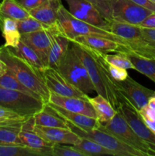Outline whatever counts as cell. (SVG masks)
<instances>
[{
  "instance_id": "6da1fadb",
  "label": "cell",
  "mask_w": 155,
  "mask_h": 156,
  "mask_svg": "<svg viewBox=\"0 0 155 156\" xmlns=\"http://www.w3.org/2000/svg\"><path fill=\"white\" fill-rule=\"evenodd\" d=\"M71 46L85 66L97 94L107 99L115 110L121 102L119 82L111 76L105 53L71 41Z\"/></svg>"
},
{
  "instance_id": "7a4b0ae2",
  "label": "cell",
  "mask_w": 155,
  "mask_h": 156,
  "mask_svg": "<svg viewBox=\"0 0 155 156\" xmlns=\"http://www.w3.org/2000/svg\"><path fill=\"white\" fill-rule=\"evenodd\" d=\"M0 59L6 65L8 71L34 92L44 103H48L50 91L44 82L40 72L16 54L12 48L4 45L0 47Z\"/></svg>"
},
{
  "instance_id": "3957f363",
  "label": "cell",
  "mask_w": 155,
  "mask_h": 156,
  "mask_svg": "<svg viewBox=\"0 0 155 156\" xmlns=\"http://www.w3.org/2000/svg\"><path fill=\"white\" fill-rule=\"evenodd\" d=\"M58 28L59 30L68 38L70 41L74 40L76 37L91 35L108 38L122 44L123 47L129 50L126 41L122 37L114 34L110 30H106L103 28L92 25L91 24L78 19L73 16L69 11L67 10L62 4L58 10Z\"/></svg>"
},
{
  "instance_id": "277c9868",
  "label": "cell",
  "mask_w": 155,
  "mask_h": 156,
  "mask_svg": "<svg viewBox=\"0 0 155 156\" xmlns=\"http://www.w3.org/2000/svg\"><path fill=\"white\" fill-rule=\"evenodd\" d=\"M57 69L68 82L84 94H89L95 91L94 84L87 69L71 44L68 51L58 65Z\"/></svg>"
},
{
  "instance_id": "5b68a950",
  "label": "cell",
  "mask_w": 155,
  "mask_h": 156,
  "mask_svg": "<svg viewBox=\"0 0 155 156\" xmlns=\"http://www.w3.org/2000/svg\"><path fill=\"white\" fill-rule=\"evenodd\" d=\"M109 30L122 38L130 51L143 57L155 59V44L144 36L140 26L112 21Z\"/></svg>"
},
{
  "instance_id": "8992f818",
  "label": "cell",
  "mask_w": 155,
  "mask_h": 156,
  "mask_svg": "<svg viewBox=\"0 0 155 156\" xmlns=\"http://www.w3.org/2000/svg\"><path fill=\"white\" fill-rule=\"evenodd\" d=\"M0 105L25 118L33 117L46 104L33 95L0 86Z\"/></svg>"
},
{
  "instance_id": "52a82bcc",
  "label": "cell",
  "mask_w": 155,
  "mask_h": 156,
  "mask_svg": "<svg viewBox=\"0 0 155 156\" xmlns=\"http://www.w3.org/2000/svg\"><path fill=\"white\" fill-rule=\"evenodd\" d=\"M67 122V126L80 137L91 140L112 151L116 156H144L139 151L125 144L122 141L99 126L97 129H84Z\"/></svg>"
},
{
  "instance_id": "ba28073f",
  "label": "cell",
  "mask_w": 155,
  "mask_h": 156,
  "mask_svg": "<svg viewBox=\"0 0 155 156\" xmlns=\"http://www.w3.org/2000/svg\"><path fill=\"white\" fill-rule=\"evenodd\" d=\"M100 127L125 144L141 152L144 156H155V152L152 151L149 145L135 133L118 110L109 122L103 124L100 123Z\"/></svg>"
},
{
  "instance_id": "9c48e42d",
  "label": "cell",
  "mask_w": 155,
  "mask_h": 156,
  "mask_svg": "<svg viewBox=\"0 0 155 156\" xmlns=\"http://www.w3.org/2000/svg\"><path fill=\"white\" fill-rule=\"evenodd\" d=\"M116 110L121 113L135 133L147 143L152 151L155 152V133L144 123L138 111L122 95L119 106Z\"/></svg>"
},
{
  "instance_id": "30bf717a",
  "label": "cell",
  "mask_w": 155,
  "mask_h": 156,
  "mask_svg": "<svg viewBox=\"0 0 155 156\" xmlns=\"http://www.w3.org/2000/svg\"><path fill=\"white\" fill-rule=\"evenodd\" d=\"M152 13L132 0H115L112 5V21L116 22L139 25Z\"/></svg>"
},
{
  "instance_id": "8fae6325",
  "label": "cell",
  "mask_w": 155,
  "mask_h": 156,
  "mask_svg": "<svg viewBox=\"0 0 155 156\" xmlns=\"http://www.w3.org/2000/svg\"><path fill=\"white\" fill-rule=\"evenodd\" d=\"M41 75L50 92L61 96L88 99V94L70 83L56 69L46 67L41 72Z\"/></svg>"
},
{
  "instance_id": "7c38bea8",
  "label": "cell",
  "mask_w": 155,
  "mask_h": 156,
  "mask_svg": "<svg viewBox=\"0 0 155 156\" xmlns=\"http://www.w3.org/2000/svg\"><path fill=\"white\" fill-rule=\"evenodd\" d=\"M68 11L74 17L92 25L109 30L110 23L106 21L99 11L86 0H65Z\"/></svg>"
},
{
  "instance_id": "4fadbf2b",
  "label": "cell",
  "mask_w": 155,
  "mask_h": 156,
  "mask_svg": "<svg viewBox=\"0 0 155 156\" xmlns=\"http://www.w3.org/2000/svg\"><path fill=\"white\" fill-rule=\"evenodd\" d=\"M119 85L122 95L138 111L147 105L150 98L155 96V91L143 86L129 76L119 82Z\"/></svg>"
},
{
  "instance_id": "5bb4252c",
  "label": "cell",
  "mask_w": 155,
  "mask_h": 156,
  "mask_svg": "<svg viewBox=\"0 0 155 156\" xmlns=\"http://www.w3.org/2000/svg\"><path fill=\"white\" fill-rule=\"evenodd\" d=\"M34 119L30 117L23 123L19 138L22 146L40 152L43 156H52L53 143L46 141L34 131Z\"/></svg>"
},
{
  "instance_id": "9a60e30c",
  "label": "cell",
  "mask_w": 155,
  "mask_h": 156,
  "mask_svg": "<svg viewBox=\"0 0 155 156\" xmlns=\"http://www.w3.org/2000/svg\"><path fill=\"white\" fill-rule=\"evenodd\" d=\"M57 27L58 25L50 30H38L33 33L21 35V41L31 47L39 55L46 66L47 59L53 41V32Z\"/></svg>"
},
{
  "instance_id": "2e32d148",
  "label": "cell",
  "mask_w": 155,
  "mask_h": 156,
  "mask_svg": "<svg viewBox=\"0 0 155 156\" xmlns=\"http://www.w3.org/2000/svg\"><path fill=\"white\" fill-rule=\"evenodd\" d=\"M49 102L58 105L68 111L84 114L88 117L97 118V115L88 99L75 97H67L50 92Z\"/></svg>"
},
{
  "instance_id": "e0dca14e",
  "label": "cell",
  "mask_w": 155,
  "mask_h": 156,
  "mask_svg": "<svg viewBox=\"0 0 155 156\" xmlns=\"http://www.w3.org/2000/svg\"><path fill=\"white\" fill-rule=\"evenodd\" d=\"M34 131L42 138L53 144H65L74 146L80 140V136L69 128L49 127L34 125Z\"/></svg>"
},
{
  "instance_id": "ac0fdd59",
  "label": "cell",
  "mask_w": 155,
  "mask_h": 156,
  "mask_svg": "<svg viewBox=\"0 0 155 156\" xmlns=\"http://www.w3.org/2000/svg\"><path fill=\"white\" fill-rule=\"evenodd\" d=\"M71 41H74V42L87 46L93 50L102 52L103 53L117 52L119 50L125 51V50H128L122 44H119L115 41L99 36H91V35L78 36L76 37L74 40Z\"/></svg>"
},
{
  "instance_id": "d6986e66",
  "label": "cell",
  "mask_w": 155,
  "mask_h": 156,
  "mask_svg": "<svg viewBox=\"0 0 155 156\" xmlns=\"http://www.w3.org/2000/svg\"><path fill=\"white\" fill-rule=\"evenodd\" d=\"M71 41L56 28L53 32L51 49L47 59V67L57 68L58 65L68 51Z\"/></svg>"
},
{
  "instance_id": "ffe728a7",
  "label": "cell",
  "mask_w": 155,
  "mask_h": 156,
  "mask_svg": "<svg viewBox=\"0 0 155 156\" xmlns=\"http://www.w3.org/2000/svg\"><path fill=\"white\" fill-rule=\"evenodd\" d=\"M48 105L59 115L78 127L84 129H97L100 126V123L97 118L88 117V116L78 114V113L71 112V111H67L58 105L50 103V102H48Z\"/></svg>"
},
{
  "instance_id": "44dd1931",
  "label": "cell",
  "mask_w": 155,
  "mask_h": 156,
  "mask_svg": "<svg viewBox=\"0 0 155 156\" xmlns=\"http://www.w3.org/2000/svg\"><path fill=\"white\" fill-rule=\"evenodd\" d=\"M60 0H50L46 4L29 11L31 16L50 27H56L58 24V10Z\"/></svg>"
},
{
  "instance_id": "7402d4cb",
  "label": "cell",
  "mask_w": 155,
  "mask_h": 156,
  "mask_svg": "<svg viewBox=\"0 0 155 156\" xmlns=\"http://www.w3.org/2000/svg\"><path fill=\"white\" fill-rule=\"evenodd\" d=\"M0 30L5 39L4 46L16 48L21 37L18 30V21L0 12Z\"/></svg>"
},
{
  "instance_id": "603a6c76",
  "label": "cell",
  "mask_w": 155,
  "mask_h": 156,
  "mask_svg": "<svg viewBox=\"0 0 155 156\" xmlns=\"http://www.w3.org/2000/svg\"><path fill=\"white\" fill-rule=\"evenodd\" d=\"M25 120H9L0 123V145L22 146L19 138L23 123Z\"/></svg>"
},
{
  "instance_id": "cb8c5ba5",
  "label": "cell",
  "mask_w": 155,
  "mask_h": 156,
  "mask_svg": "<svg viewBox=\"0 0 155 156\" xmlns=\"http://www.w3.org/2000/svg\"><path fill=\"white\" fill-rule=\"evenodd\" d=\"M35 125L49 127L68 128L65 119L57 114L48 103L44 108L33 116Z\"/></svg>"
},
{
  "instance_id": "d4e9b609",
  "label": "cell",
  "mask_w": 155,
  "mask_h": 156,
  "mask_svg": "<svg viewBox=\"0 0 155 156\" xmlns=\"http://www.w3.org/2000/svg\"><path fill=\"white\" fill-rule=\"evenodd\" d=\"M88 101L95 111L97 120L102 124L109 122L116 114V110L110 102L100 94L94 98L88 97Z\"/></svg>"
},
{
  "instance_id": "484cf974",
  "label": "cell",
  "mask_w": 155,
  "mask_h": 156,
  "mask_svg": "<svg viewBox=\"0 0 155 156\" xmlns=\"http://www.w3.org/2000/svg\"><path fill=\"white\" fill-rule=\"evenodd\" d=\"M124 52L132 62L134 69L146 76L155 83V59L143 57L129 50Z\"/></svg>"
},
{
  "instance_id": "4316f807",
  "label": "cell",
  "mask_w": 155,
  "mask_h": 156,
  "mask_svg": "<svg viewBox=\"0 0 155 156\" xmlns=\"http://www.w3.org/2000/svg\"><path fill=\"white\" fill-rule=\"evenodd\" d=\"M12 49L16 54H18V56L23 58L30 65H31L33 68H35L40 73L47 67L43 62V61L40 57L39 55L31 47H29L28 45H27L23 41H20L16 48Z\"/></svg>"
},
{
  "instance_id": "83f0119b",
  "label": "cell",
  "mask_w": 155,
  "mask_h": 156,
  "mask_svg": "<svg viewBox=\"0 0 155 156\" xmlns=\"http://www.w3.org/2000/svg\"><path fill=\"white\" fill-rule=\"evenodd\" d=\"M74 147L84 155V156H96V155H114L115 154L101 145L95 143L91 140L80 137L79 141L74 145Z\"/></svg>"
},
{
  "instance_id": "f1b7e54d",
  "label": "cell",
  "mask_w": 155,
  "mask_h": 156,
  "mask_svg": "<svg viewBox=\"0 0 155 156\" xmlns=\"http://www.w3.org/2000/svg\"><path fill=\"white\" fill-rule=\"evenodd\" d=\"M0 12L6 16L19 21L30 16V13L17 0H2Z\"/></svg>"
},
{
  "instance_id": "f546056e",
  "label": "cell",
  "mask_w": 155,
  "mask_h": 156,
  "mask_svg": "<svg viewBox=\"0 0 155 156\" xmlns=\"http://www.w3.org/2000/svg\"><path fill=\"white\" fill-rule=\"evenodd\" d=\"M0 86L2 87V88H7V89L16 90V91L25 92L27 94L34 96V97L38 98L40 99V98L34 92H33L31 90H30L25 85H23L17 78H15L8 70L5 73L0 76Z\"/></svg>"
},
{
  "instance_id": "4dcf8cb0",
  "label": "cell",
  "mask_w": 155,
  "mask_h": 156,
  "mask_svg": "<svg viewBox=\"0 0 155 156\" xmlns=\"http://www.w3.org/2000/svg\"><path fill=\"white\" fill-rule=\"evenodd\" d=\"M18 27L21 35L33 33V32L38 31V30H50L53 28L52 27H50V26L42 23L39 20L36 19L31 15L24 18V19L18 21Z\"/></svg>"
},
{
  "instance_id": "1f68e13d",
  "label": "cell",
  "mask_w": 155,
  "mask_h": 156,
  "mask_svg": "<svg viewBox=\"0 0 155 156\" xmlns=\"http://www.w3.org/2000/svg\"><path fill=\"white\" fill-rule=\"evenodd\" d=\"M0 156H43L40 152L24 146H1Z\"/></svg>"
},
{
  "instance_id": "d6a6232c",
  "label": "cell",
  "mask_w": 155,
  "mask_h": 156,
  "mask_svg": "<svg viewBox=\"0 0 155 156\" xmlns=\"http://www.w3.org/2000/svg\"><path fill=\"white\" fill-rule=\"evenodd\" d=\"M105 59L109 63L115 65L116 66L121 67V68L129 69H133L134 66L132 62L129 60L126 54L122 50L117 51L115 54H109L105 53Z\"/></svg>"
},
{
  "instance_id": "836d02e7",
  "label": "cell",
  "mask_w": 155,
  "mask_h": 156,
  "mask_svg": "<svg viewBox=\"0 0 155 156\" xmlns=\"http://www.w3.org/2000/svg\"><path fill=\"white\" fill-rule=\"evenodd\" d=\"M99 11L106 21H112V5L115 0H86Z\"/></svg>"
},
{
  "instance_id": "e575fe53",
  "label": "cell",
  "mask_w": 155,
  "mask_h": 156,
  "mask_svg": "<svg viewBox=\"0 0 155 156\" xmlns=\"http://www.w3.org/2000/svg\"><path fill=\"white\" fill-rule=\"evenodd\" d=\"M52 156H84V155L71 145L68 146L63 144H54Z\"/></svg>"
},
{
  "instance_id": "d590c367",
  "label": "cell",
  "mask_w": 155,
  "mask_h": 156,
  "mask_svg": "<svg viewBox=\"0 0 155 156\" xmlns=\"http://www.w3.org/2000/svg\"><path fill=\"white\" fill-rule=\"evenodd\" d=\"M29 118L21 117L17 113L0 105V123L9 120H27Z\"/></svg>"
},
{
  "instance_id": "8d00e7d4",
  "label": "cell",
  "mask_w": 155,
  "mask_h": 156,
  "mask_svg": "<svg viewBox=\"0 0 155 156\" xmlns=\"http://www.w3.org/2000/svg\"><path fill=\"white\" fill-rule=\"evenodd\" d=\"M108 69H109L112 77L117 82H121V81L125 80L129 76L127 69L116 66L112 65L109 62H108Z\"/></svg>"
},
{
  "instance_id": "74e56055",
  "label": "cell",
  "mask_w": 155,
  "mask_h": 156,
  "mask_svg": "<svg viewBox=\"0 0 155 156\" xmlns=\"http://www.w3.org/2000/svg\"><path fill=\"white\" fill-rule=\"evenodd\" d=\"M17 1L29 12L46 4L50 0H17Z\"/></svg>"
},
{
  "instance_id": "f35d334b",
  "label": "cell",
  "mask_w": 155,
  "mask_h": 156,
  "mask_svg": "<svg viewBox=\"0 0 155 156\" xmlns=\"http://www.w3.org/2000/svg\"><path fill=\"white\" fill-rule=\"evenodd\" d=\"M138 26L146 28H155V13L147 16Z\"/></svg>"
},
{
  "instance_id": "ab89813d",
  "label": "cell",
  "mask_w": 155,
  "mask_h": 156,
  "mask_svg": "<svg viewBox=\"0 0 155 156\" xmlns=\"http://www.w3.org/2000/svg\"><path fill=\"white\" fill-rule=\"evenodd\" d=\"M141 7L155 13V3L150 0H132Z\"/></svg>"
},
{
  "instance_id": "60d3db41",
  "label": "cell",
  "mask_w": 155,
  "mask_h": 156,
  "mask_svg": "<svg viewBox=\"0 0 155 156\" xmlns=\"http://www.w3.org/2000/svg\"><path fill=\"white\" fill-rule=\"evenodd\" d=\"M141 31L144 36L147 38L148 41L155 44V28H146V27H141Z\"/></svg>"
},
{
  "instance_id": "b9f144b4",
  "label": "cell",
  "mask_w": 155,
  "mask_h": 156,
  "mask_svg": "<svg viewBox=\"0 0 155 156\" xmlns=\"http://www.w3.org/2000/svg\"><path fill=\"white\" fill-rule=\"evenodd\" d=\"M147 106L150 108V109L153 110V111H155V96L150 98L148 101V103H147Z\"/></svg>"
},
{
  "instance_id": "7bdbcfd3",
  "label": "cell",
  "mask_w": 155,
  "mask_h": 156,
  "mask_svg": "<svg viewBox=\"0 0 155 156\" xmlns=\"http://www.w3.org/2000/svg\"><path fill=\"white\" fill-rule=\"evenodd\" d=\"M6 72H7V66L4 63V62H3V63H0V76L5 73Z\"/></svg>"
},
{
  "instance_id": "ee69618b",
  "label": "cell",
  "mask_w": 155,
  "mask_h": 156,
  "mask_svg": "<svg viewBox=\"0 0 155 156\" xmlns=\"http://www.w3.org/2000/svg\"><path fill=\"white\" fill-rule=\"evenodd\" d=\"M0 63H3V62L1 60V59H0Z\"/></svg>"
},
{
  "instance_id": "f6af8a7d",
  "label": "cell",
  "mask_w": 155,
  "mask_h": 156,
  "mask_svg": "<svg viewBox=\"0 0 155 156\" xmlns=\"http://www.w3.org/2000/svg\"><path fill=\"white\" fill-rule=\"evenodd\" d=\"M150 1H152V2H153L155 3V0H150Z\"/></svg>"
},
{
  "instance_id": "bcb514c9",
  "label": "cell",
  "mask_w": 155,
  "mask_h": 156,
  "mask_svg": "<svg viewBox=\"0 0 155 156\" xmlns=\"http://www.w3.org/2000/svg\"></svg>"
}]
</instances>
